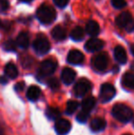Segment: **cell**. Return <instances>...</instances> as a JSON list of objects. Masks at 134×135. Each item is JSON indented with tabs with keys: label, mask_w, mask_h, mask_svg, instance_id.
<instances>
[{
	"label": "cell",
	"mask_w": 134,
	"mask_h": 135,
	"mask_svg": "<svg viewBox=\"0 0 134 135\" xmlns=\"http://www.w3.org/2000/svg\"><path fill=\"white\" fill-rule=\"evenodd\" d=\"M37 18L42 24H51L56 18L53 8L47 5H42L37 10Z\"/></svg>",
	"instance_id": "7a4b0ae2"
},
{
	"label": "cell",
	"mask_w": 134,
	"mask_h": 135,
	"mask_svg": "<svg viewBox=\"0 0 134 135\" xmlns=\"http://www.w3.org/2000/svg\"><path fill=\"white\" fill-rule=\"evenodd\" d=\"M3 48L4 50L8 51V52H15L17 50V42L13 40H9L4 43Z\"/></svg>",
	"instance_id": "d4e9b609"
},
{
	"label": "cell",
	"mask_w": 134,
	"mask_h": 135,
	"mask_svg": "<svg viewBox=\"0 0 134 135\" xmlns=\"http://www.w3.org/2000/svg\"><path fill=\"white\" fill-rule=\"evenodd\" d=\"M24 86H25L24 82H19V83H18L15 85V89H16L17 91H22L24 89Z\"/></svg>",
	"instance_id": "4dcf8cb0"
},
{
	"label": "cell",
	"mask_w": 134,
	"mask_h": 135,
	"mask_svg": "<svg viewBox=\"0 0 134 135\" xmlns=\"http://www.w3.org/2000/svg\"><path fill=\"white\" fill-rule=\"evenodd\" d=\"M116 95V89L111 84L106 83L103 84L100 87V93H99V98L102 103L109 102Z\"/></svg>",
	"instance_id": "277c9868"
},
{
	"label": "cell",
	"mask_w": 134,
	"mask_h": 135,
	"mask_svg": "<svg viewBox=\"0 0 134 135\" xmlns=\"http://www.w3.org/2000/svg\"><path fill=\"white\" fill-rule=\"evenodd\" d=\"M84 54L78 50H72L67 55V61L71 64H81L84 62Z\"/></svg>",
	"instance_id": "8fae6325"
},
{
	"label": "cell",
	"mask_w": 134,
	"mask_h": 135,
	"mask_svg": "<svg viewBox=\"0 0 134 135\" xmlns=\"http://www.w3.org/2000/svg\"><path fill=\"white\" fill-rule=\"evenodd\" d=\"M46 116L49 119H56L57 120L61 116V112L58 108L50 107L46 109Z\"/></svg>",
	"instance_id": "603a6c76"
},
{
	"label": "cell",
	"mask_w": 134,
	"mask_h": 135,
	"mask_svg": "<svg viewBox=\"0 0 134 135\" xmlns=\"http://www.w3.org/2000/svg\"><path fill=\"white\" fill-rule=\"evenodd\" d=\"M41 94V91L39 89V87H38L37 85H31L29 87L27 91V98L31 101H36L39 98Z\"/></svg>",
	"instance_id": "2e32d148"
},
{
	"label": "cell",
	"mask_w": 134,
	"mask_h": 135,
	"mask_svg": "<svg viewBox=\"0 0 134 135\" xmlns=\"http://www.w3.org/2000/svg\"><path fill=\"white\" fill-rule=\"evenodd\" d=\"M114 56H115V59L116 61L120 64H124L127 62V54H126V51L125 49L123 48L122 46L120 45H118L116 46L114 50Z\"/></svg>",
	"instance_id": "5bb4252c"
},
{
	"label": "cell",
	"mask_w": 134,
	"mask_h": 135,
	"mask_svg": "<svg viewBox=\"0 0 134 135\" xmlns=\"http://www.w3.org/2000/svg\"><path fill=\"white\" fill-rule=\"evenodd\" d=\"M47 84H48L49 87L52 88V90H56V89H58L60 87V82L57 78H55V77L50 78L47 81Z\"/></svg>",
	"instance_id": "484cf974"
},
{
	"label": "cell",
	"mask_w": 134,
	"mask_h": 135,
	"mask_svg": "<svg viewBox=\"0 0 134 135\" xmlns=\"http://www.w3.org/2000/svg\"><path fill=\"white\" fill-rule=\"evenodd\" d=\"M131 54L134 55V44H132L131 46Z\"/></svg>",
	"instance_id": "836d02e7"
},
{
	"label": "cell",
	"mask_w": 134,
	"mask_h": 135,
	"mask_svg": "<svg viewBox=\"0 0 134 135\" xmlns=\"http://www.w3.org/2000/svg\"><path fill=\"white\" fill-rule=\"evenodd\" d=\"M78 108V102L75 100H69L66 104V113L69 115H72Z\"/></svg>",
	"instance_id": "cb8c5ba5"
},
{
	"label": "cell",
	"mask_w": 134,
	"mask_h": 135,
	"mask_svg": "<svg viewBox=\"0 0 134 135\" xmlns=\"http://www.w3.org/2000/svg\"><path fill=\"white\" fill-rule=\"evenodd\" d=\"M125 135H130V134H125Z\"/></svg>",
	"instance_id": "d590c367"
},
{
	"label": "cell",
	"mask_w": 134,
	"mask_h": 135,
	"mask_svg": "<svg viewBox=\"0 0 134 135\" xmlns=\"http://www.w3.org/2000/svg\"><path fill=\"white\" fill-rule=\"evenodd\" d=\"M7 78H6V77H4V76H1L0 77V83L1 84H4V85H5V84H7Z\"/></svg>",
	"instance_id": "d6a6232c"
},
{
	"label": "cell",
	"mask_w": 134,
	"mask_h": 135,
	"mask_svg": "<svg viewBox=\"0 0 134 135\" xmlns=\"http://www.w3.org/2000/svg\"><path fill=\"white\" fill-rule=\"evenodd\" d=\"M75 72L73 71V69L71 68H64L62 72V75H61V78L62 81L65 84V85H71L72 83H73L75 79Z\"/></svg>",
	"instance_id": "7c38bea8"
},
{
	"label": "cell",
	"mask_w": 134,
	"mask_h": 135,
	"mask_svg": "<svg viewBox=\"0 0 134 135\" xmlns=\"http://www.w3.org/2000/svg\"><path fill=\"white\" fill-rule=\"evenodd\" d=\"M116 24L120 28H125L127 31H132L134 30V20L129 12H123L118 15L116 18Z\"/></svg>",
	"instance_id": "3957f363"
},
{
	"label": "cell",
	"mask_w": 134,
	"mask_h": 135,
	"mask_svg": "<svg viewBox=\"0 0 134 135\" xmlns=\"http://www.w3.org/2000/svg\"><path fill=\"white\" fill-rule=\"evenodd\" d=\"M20 1H22V2H26V3H29V2L32 1V0H20Z\"/></svg>",
	"instance_id": "e575fe53"
},
{
	"label": "cell",
	"mask_w": 134,
	"mask_h": 135,
	"mask_svg": "<svg viewBox=\"0 0 134 135\" xmlns=\"http://www.w3.org/2000/svg\"><path fill=\"white\" fill-rule=\"evenodd\" d=\"M33 48L35 52L39 54H45L50 51L51 45L49 41L46 38L39 36L33 42Z\"/></svg>",
	"instance_id": "ba28073f"
},
{
	"label": "cell",
	"mask_w": 134,
	"mask_h": 135,
	"mask_svg": "<svg viewBox=\"0 0 134 135\" xmlns=\"http://www.w3.org/2000/svg\"><path fill=\"white\" fill-rule=\"evenodd\" d=\"M5 75L7 77L10 79H15L18 75V68L17 66L15 65L12 62H8V64H6L5 66Z\"/></svg>",
	"instance_id": "e0dca14e"
},
{
	"label": "cell",
	"mask_w": 134,
	"mask_h": 135,
	"mask_svg": "<svg viewBox=\"0 0 134 135\" xmlns=\"http://www.w3.org/2000/svg\"><path fill=\"white\" fill-rule=\"evenodd\" d=\"M91 89V83L86 78L80 79L73 87V93L77 98H83Z\"/></svg>",
	"instance_id": "52a82bcc"
},
{
	"label": "cell",
	"mask_w": 134,
	"mask_h": 135,
	"mask_svg": "<svg viewBox=\"0 0 134 135\" xmlns=\"http://www.w3.org/2000/svg\"><path fill=\"white\" fill-rule=\"evenodd\" d=\"M95 105H96V99L95 98L93 97H89V98H86L83 100L82 102V109L83 111L85 112H87V113L90 114V112L92 111L94 108H95Z\"/></svg>",
	"instance_id": "ffe728a7"
},
{
	"label": "cell",
	"mask_w": 134,
	"mask_h": 135,
	"mask_svg": "<svg viewBox=\"0 0 134 135\" xmlns=\"http://www.w3.org/2000/svg\"><path fill=\"white\" fill-rule=\"evenodd\" d=\"M111 4L115 8H123L127 6L125 0H111Z\"/></svg>",
	"instance_id": "83f0119b"
},
{
	"label": "cell",
	"mask_w": 134,
	"mask_h": 135,
	"mask_svg": "<svg viewBox=\"0 0 134 135\" xmlns=\"http://www.w3.org/2000/svg\"><path fill=\"white\" fill-rule=\"evenodd\" d=\"M8 2L7 0H0V12L6 11L8 8Z\"/></svg>",
	"instance_id": "f546056e"
},
{
	"label": "cell",
	"mask_w": 134,
	"mask_h": 135,
	"mask_svg": "<svg viewBox=\"0 0 134 135\" xmlns=\"http://www.w3.org/2000/svg\"><path fill=\"white\" fill-rule=\"evenodd\" d=\"M104 46V42L102 40L97 39V38H93V39L88 40L85 44V48L87 52H97V51L101 50Z\"/></svg>",
	"instance_id": "30bf717a"
},
{
	"label": "cell",
	"mask_w": 134,
	"mask_h": 135,
	"mask_svg": "<svg viewBox=\"0 0 134 135\" xmlns=\"http://www.w3.org/2000/svg\"><path fill=\"white\" fill-rule=\"evenodd\" d=\"M89 115L90 114L87 113V112H85V111H83V110H81V111L77 114L76 119L79 122H86V120H87L88 118H89Z\"/></svg>",
	"instance_id": "4316f807"
},
{
	"label": "cell",
	"mask_w": 134,
	"mask_h": 135,
	"mask_svg": "<svg viewBox=\"0 0 134 135\" xmlns=\"http://www.w3.org/2000/svg\"><path fill=\"white\" fill-rule=\"evenodd\" d=\"M133 110L125 104H116L112 108V115L120 122H129L133 118Z\"/></svg>",
	"instance_id": "6da1fadb"
},
{
	"label": "cell",
	"mask_w": 134,
	"mask_h": 135,
	"mask_svg": "<svg viewBox=\"0 0 134 135\" xmlns=\"http://www.w3.org/2000/svg\"><path fill=\"white\" fill-rule=\"evenodd\" d=\"M107 126V122L102 118H95L91 120L90 123V128L94 132H99L105 130Z\"/></svg>",
	"instance_id": "4fadbf2b"
},
{
	"label": "cell",
	"mask_w": 134,
	"mask_h": 135,
	"mask_svg": "<svg viewBox=\"0 0 134 135\" xmlns=\"http://www.w3.org/2000/svg\"><path fill=\"white\" fill-rule=\"evenodd\" d=\"M122 85L128 89L134 90V74L126 73L122 76Z\"/></svg>",
	"instance_id": "d6986e66"
},
{
	"label": "cell",
	"mask_w": 134,
	"mask_h": 135,
	"mask_svg": "<svg viewBox=\"0 0 134 135\" xmlns=\"http://www.w3.org/2000/svg\"><path fill=\"white\" fill-rule=\"evenodd\" d=\"M57 68V62L52 59H47L41 64L39 68V74L41 76H48L55 72Z\"/></svg>",
	"instance_id": "8992f818"
},
{
	"label": "cell",
	"mask_w": 134,
	"mask_h": 135,
	"mask_svg": "<svg viewBox=\"0 0 134 135\" xmlns=\"http://www.w3.org/2000/svg\"><path fill=\"white\" fill-rule=\"evenodd\" d=\"M17 45L20 47L22 49H26L29 47V38L27 32H20L18 34V38H17Z\"/></svg>",
	"instance_id": "44dd1931"
},
{
	"label": "cell",
	"mask_w": 134,
	"mask_h": 135,
	"mask_svg": "<svg viewBox=\"0 0 134 135\" xmlns=\"http://www.w3.org/2000/svg\"><path fill=\"white\" fill-rule=\"evenodd\" d=\"M0 25H1V23H0Z\"/></svg>",
	"instance_id": "8d00e7d4"
},
{
	"label": "cell",
	"mask_w": 134,
	"mask_h": 135,
	"mask_svg": "<svg viewBox=\"0 0 134 135\" xmlns=\"http://www.w3.org/2000/svg\"><path fill=\"white\" fill-rule=\"evenodd\" d=\"M84 35H85V32L83 30V28L81 27H76L72 30L70 36H71L72 40H73L75 41H79L84 39Z\"/></svg>",
	"instance_id": "7402d4cb"
},
{
	"label": "cell",
	"mask_w": 134,
	"mask_h": 135,
	"mask_svg": "<svg viewBox=\"0 0 134 135\" xmlns=\"http://www.w3.org/2000/svg\"><path fill=\"white\" fill-rule=\"evenodd\" d=\"M92 65L94 69L99 72H103L107 69L108 65V56L105 52L98 54L92 59Z\"/></svg>",
	"instance_id": "5b68a950"
},
{
	"label": "cell",
	"mask_w": 134,
	"mask_h": 135,
	"mask_svg": "<svg viewBox=\"0 0 134 135\" xmlns=\"http://www.w3.org/2000/svg\"><path fill=\"white\" fill-rule=\"evenodd\" d=\"M71 123L69 120L65 119H59L56 120L55 125H54V128L55 131L58 134L60 135H65L71 130Z\"/></svg>",
	"instance_id": "9c48e42d"
},
{
	"label": "cell",
	"mask_w": 134,
	"mask_h": 135,
	"mask_svg": "<svg viewBox=\"0 0 134 135\" xmlns=\"http://www.w3.org/2000/svg\"><path fill=\"white\" fill-rule=\"evenodd\" d=\"M52 36L55 41H63L66 38L67 34L65 30L61 26H56L52 30Z\"/></svg>",
	"instance_id": "ac0fdd59"
},
{
	"label": "cell",
	"mask_w": 134,
	"mask_h": 135,
	"mask_svg": "<svg viewBox=\"0 0 134 135\" xmlns=\"http://www.w3.org/2000/svg\"><path fill=\"white\" fill-rule=\"evenodd\" d=\"M0 135H6L5 129H4L3 125L1 124V122H0Z\"/></svg>",
	"instance_id": "1f68e13d"
},
{
	"label": "cell",
	"mask_w": 134,
	"mask_h": 135,
	"mask_svg": "<svg viewBox=\"0 0 134 135\" xmlns=\"http://www.w3.org/2000/svg\"><path fill=\"white\" fill-rule=\"evenodd\" d=\"M54 4L59 7H64L69 3V0H53Z\"/></svg>",
	"instance_id": "f1b7e54d"
},
{
	"label": "cell",
	"mask_w": 134,
	"mask_h": 135,
	"mask_svg": "<svg viewBox=\"0 0 134 135\" xmlns=\"http://www.w3.org/2000/svg\"><path fill=\"white\" fill-rule=\"evenodd\" d=\"M86 31L90 36H97L98 35L100 31V28L97 21L95 20H89L86 25Z\"/></svg>",
	"instance_id": "9a60e30c"
}]
</instances>
